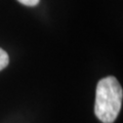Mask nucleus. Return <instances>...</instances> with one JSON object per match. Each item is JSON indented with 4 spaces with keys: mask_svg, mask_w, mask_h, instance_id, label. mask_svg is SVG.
<instances>
[{
    "mask_svg": "<svg viewBox=\"0 0 123 123\" xmlns=\"http://www.w3.org/2000/svg\"><path fill=\"white\" fill-rule=\"evenodd\" d=\"M123 90L114 76L101 79L97 85L94 114L103 123H113L122 106Z\"/></svg>",
    "mask_w": 123,
    "mask_h": 123,
    "instance_id": "f257e3e1",
    "label": "nucleus"
},
{
    "mask_svg": "<svg viewBox=\"0 0 123 123\" xmlns=\"http://www.w3.org/2000/svg\"><path fill=\"white\" fill-rule=\"evenodd\" d=\"M9 63V56L4 49L0 48V71L5 69Z\"/></svg>",
    "mask_w": 123,
    "mask_h": 123,
    "instance_id": "f03ea898",
    "label": "nucleus"
},
{
    "mask_svg": "<svg viewBox=\"0 0 123 123\" xmlns=\"http://www.w3.org/2000/svg\"><path fill=\"white\" fill-rule=\"evenodd\" d=\"M20 3H22L23 5H26V6H29V7H33V6H36L39 4L40 0H18Z\"/></svg>",
    "mask_w": 123,
    "mask_h": 123,
    "instance_id": "7ed1b4c3",
    "label": "nucleus"
}]
</instances>
